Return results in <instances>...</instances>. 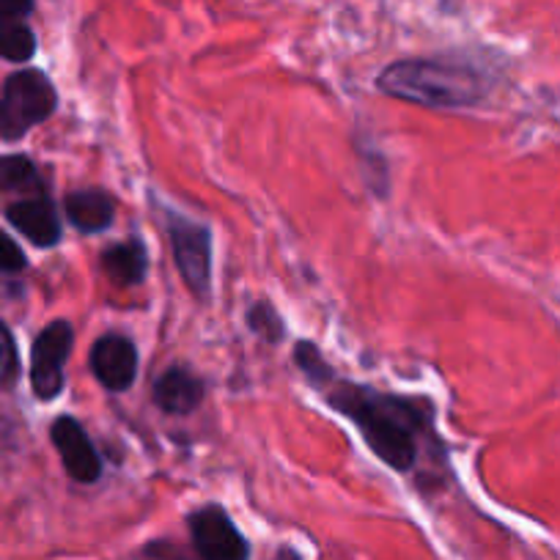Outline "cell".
Instances as JSON below:
<instances>
[{"mask_svg":"<svg viewBox=\"0 0 560 560\" xmlns=\"http://www.w3.org/2000/svg\"><path fill=\"white\" fill-rule=\"evenodd\" d=\"M319 393L338 415L352 420L376 459L396 472H412L420 459L445 462V445L434 429V409L427 401L376 390L338 374Z\"/></svg>","mask_w":560,"mask_h":560,"instance_id":"1","label":"cell"},{"mask_svg":"<svg viewBox=\"0 0 560 560\" xmlns=\"http://www.w3.org/2000/svg\"><path fill=\"white\" fill-rule=\"evenodd\" d=\"M376 89L393 100L420 107H472L489 94V80L470 63L440 58H404L390 63L376 78Z\"/></svg>","mask_w":560,"mask_h":560,"instance_id":"2","label":"cell"},{"mask_svg":"<svg viewBox=\"0 0 560 560\" xmlns=\"http://www.w3.org/2000/svg\"><path fill=\"white\" fill-rule=\"evenodd\" d=\"M58 94L39 69L12 74L0 91V138L20 140L31 127L47 121L56 113Z\"/></svg>","mask_w":560,"mask_h":560,"instance_id":"3","label":"cell"},{"mask_svg":"<svg viewBox=\"0 0 560 560\" xmlns=\"http://www.w3.org/2000/svg\"><path fill=\"white\" fill-rule=\"evenodd\" d=\"M174 261L185 287L198 300H209L212 292V231L198 220L185 218L179 212H165Z\"/></svg>","mask_w":560,"mask_h":560,"instance_id":"4","label":"cell"},{"mask_svg":"<svg viewBox=\"0 0 560 560\" xmlns=\"http://www.w3.org/2000/svg\"><path fill=\"white\" fill-rule=\"evenodd\" d=\"M198 560H250V544L225 509L201 505L187 516Z\"/></svg>","mask_w":560,"mask_h":560,"instance_id":"5","label":"cell"},{"mask_svg":"<svg viewBox=\"0 0 560 560\" xmlns=\"http://www.w3.org/2000/svg\"><path fill=\"white\" fill-rule=\"evenodd\" d=\"M74 332L69 322H52L31 349V385H34L36 398L52 401L63 390V365H67L69 352H72Z\"/></svg>","mask_w":560,"mask_h":560,"instance_id":"6","label":"cell"},{"mask_svg":"<svg viewBox=\"0 0 560 560\" xmlns=\"http://www.w3.org/2000/svg\"><path fill=\"white\" fill-rule=\"evenodd\" d=\"M50 440L63 462V470L78 483H96L102 478V459L80 420L61 415L52 420Z\"/></svg>","mask_w":560,"mask_h":560,"instance_id":"7","label":"cell"},{"mask_svg":"<svg viewBox=\"0 0 560 560\" xmlns=\"http://www.w3.org/2000/svg\"><path fill=\"white\" fill-rule=\"evenodd\" d=\"M91 371L96 382L110 393H124L138 376V349L121 332H107L91 349Z\"/></svg>","mask_w":560,"mask_h":560,"instance_id":"8","label":"cell"},{"mask_svg":"<svg viewBox=\"0 0 560 560\" xmlns=\"http://www.w3.org/2000/svg\"><path fill=\"white\" fill-rule=\"evenodd\" d=\"M7 218L36 247H52L61 242V220L47 196L20 198V201L9 203Z\"/></svg>","mask_w":560,"mask_h":560,"instance_id":"9","label":"cell"},{"mask_svg":"<svg viewBox=\"0 0 560 560\" xmlns=\"http://www.w3.org/2000/svg\"><path fill=\"white\" fill-rule=\"evenodd\" d=\"M207 387L187 365H171L154 382L152 398L165 415H192L201 407Z\"/></svg>","mask_w":560,"mask_h":560,"instance_id":"10","label":"cell"},{"mask_svg":"<svg viewBox=\"0 0 560 560\" xmlns=\"http://www.w3.org/2000/svg\"><path fill=\"white\" fill-rule=\"evenodd\" d=\"M63 212H67L69 223L83 234H100V231L110 229L113 214H116V203L105 190H74L63 198Z\"/></svg>","mask_w":560,"mask_h":560,"instance_id":"11","label":"cell"},{"mask_svg":"<svg viewBox=\"0 0 560 560\" xmlns=\"http://www.w3.org/2000/svg\"><path fill=\"white\" fill-rule=\"evenodd\" d=\"M102 269L118 287H138L149 272V253L140 240H127L110 245L102 253Z\"/></svg>","mask_w":560,"mask_h":560,"instance_id":"12","label":"cell"},{"mask_svg":"<svg viewBox=\"0 0 560 560\" xmlns=\"http://www.w3.org/2000/svg\"><path fill=\"white\" fill-rule=\"evenodd\" d=\"M0 192L20 198L47 196L39 171H36V165L31 163L28 158H23V154L0 158Z\"/></svg>","mask_w":560,"mask_h":560,"instance_id":"13","label":"cell"},{"mask_svg":"<svg viewBox=\"0 0 560 560\" xmlns=\"http://www.w3.org/2000/svg\"><path fill=\"white\" fill-rule=\"evenodd\" d=\"M36 52V36L23 20L0 18V58L7 61H31Z\"/></svg>","mask_w":560,"mask_h":560,"instance_id":"14","label":"cell"},{"mask_svg":"<svg viewBox=\"0 0 560 560\" xmlns=\"http://www.w3.org/2000/svg\"><path fill=\"white\" fill-rule=\"evenodd\" d=\"M294 363H298L300 374H303L316 390H322V387L336 376V371L327 363L325 354L319 352V347L311 341H298V347H294Z\"/></svg>","mask_w":560,"mask_h":560,"instance_id":"15","label":"cell"},{"mask_svg":"<svg viewBox=\"0 0 560 560\" xmlns=\"http://www.w3.org/2000/svg\"><path fill=\"white\" fill-rule=\"evenodd\" d=\"M247 327L256 332L258 338H264L267 343H280L283 336H287V327H283V319H280L278 311L267 303V300H258L247 308L245 314Z\"/></svg>","mask_w":560,"mask_h":560,"instance_id":"16","label":"cell"},{"mask_svg":"<svg viewBox=\"0 0 560 560\" xmlns=\"http://www.w3.org/2000/svg\"><path fill=\"white\" fill-rule=\"evenodd\" d=\"M20 376V354L12 330L0 325V387H12Z\"/></svg>","mask_w":560,"mask_h":560,"instance_id":"17","label":"cell"},{"mask_svg":"<svg viewBox=\"0 0 560 560\" xmlns=\"http://www.w3.org/2000/svg\"><path fill=\"white\" fill-rule=\"evenodd\" d=\"M25 269V253L18 242L0 231V272H20Z\"/></svg>","mask_w":560,"mask_h":560,"instance_id":"18","label":"cell"},{"mask_svg":"<svg viewBox=\"0 0 560 560\" xmlns=\"http://www.w3.org/2000/svg\"><path fill=\"white\" fill-rule=\"evenodd\" d=\"M34 12V0H0V18L25 20Z\"/></svg>","mask_w":560,"mask_h":560,"instance_id":"19","label":"cell"},{"mask_svg":"<svg viewBox=\"0 0 560 560\" xmlns=\"http://www.w3.org/2000/svg\"><path fill=\"white\" fill-rule=\"evenodd\" d=\"M272 560H303V555H300L294 547H280Z\"/></svg>","mask_w":560,"mask_h":560,"instance_id":"20","label":"cell"}]
</instances>
